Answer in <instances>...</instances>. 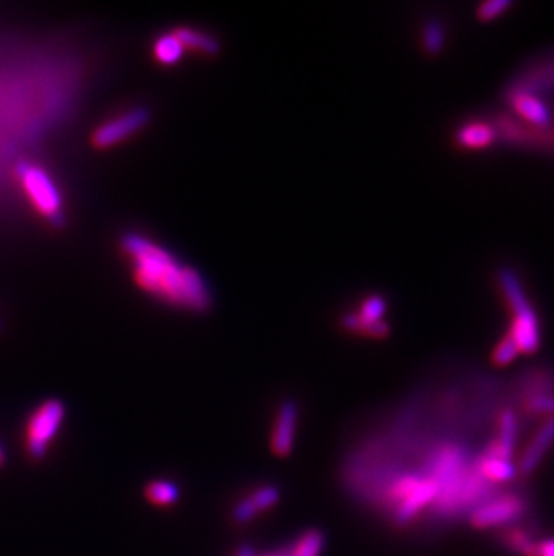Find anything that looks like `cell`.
<instances>
[{
    "label": "cell",
    "mask_w": 554,
    "mask_h": 556,
    "mask_svg": "<svg viewBox=\"0 0 554 556\" xmlns=\"http://www.w3.org/2000/svg\"><path fill=\"white\" fill-rule=\"evenodd\" d=\"M537 556H554V541H546L537 548Z\"/></svg>",
    "instance_id": "26"
},
{
    "label": "cell",
    "mask_w": 554,
    "mask_h": 556,
    "mask_svg": "<svg viewBox=\"0 0 554 556\" xmlns=\"http://www.w3.org/2000/svg\"><path fill=\"white\" fill-rule=\"evenodd\" d=\"M258 515H259V512L256 510V506L252 504V501H250L248 497L239 499V501L234 504L232 512H230V519H232V522H234L236 526H245V524L252 522Z\"/></svg>",
    "instance_id": "23"
},
{
    "label": "cell",
    "mask_w": 554,
    "mask_h": 556,
    "mask_svg": "<svg viewBox=\"0 0 554 556\" xmlns=\"http://www.w3.org/2000/svg\"><path fill=\"white\" fill-rule=\"evenodd\" d=\"M65 420V405L58 398L45 400L31 416L27 424L25 448L31 459L40 461L45 457L51 442L60 433Z\"/></svg>",
    "instance_id": "3"
},
{
    "label": "cell",
    "mask_w": 554,
    "mask_h": 556,
    "mask_svg": "<svg viewBox=\"0 0 554 556\" xmlns=\"http://www.w3.org/2000/svg\"><path fill=\"white\" fill-rule=\"evenodd\" d=\"M519 438V418L513 411H504L499 424V444L495 448V454L502 459L511 461L515 446Z\"/></svg>",
    "instance_id": "16"
},
{
    "label": "cell",
    "mask_w": 554,
    "mask_h": 556,
    "mask_svg": "<svg viewBox=\"0 0 554 556\" xmlns=\"http://www.w3.org/2000/svg\"><path fill=\"white\" fill-rule=\"evenodd\" d=\"M151 121V112L148 107L135 105L126 111L119 112L111 119L103 121L91 133V144L96 150H109L128 141L135 133H139Z\"/></svg>",
    "instance_id": "4"
},
{
    "label": "cell",
    "mask_w": 554,
    "mask_h": 556,
    "mask_svg": "<svg viewBox=\"0 0 554 556\" xmlns=\"http://www.w3.org/2000/svg\"><path fill=\"white\" fill-rule=\"evenodd\" d=\"M422 42H423V49L431 56L442 54L446 45V31H444L443 24L436 18L425 22L423 31H422Z\"/></svg>",
    "instance_id": "19"
},
{
    "label": "cell",
    "mask_w": 554,
    "mask_h": 556,
    "mask_svg": "<svg viewBox=\"0 0 554 556\" xmlns=\"http://www.w3.org/2000/svg\"><path fill=\"white\" fill-rule=\"evenodd\" d=\"M438 484L434 481H414L411 490L402 497L400 506L394 512L396 524L411 522L427 504H431L438 493Z\"/></svg>",
    "instance_id": "8"
},
{
    "label": "cell",
    "mask_w": 554,
    "mask_h": 556,
    "mask_svg": "<svg viewBox=\"0 0 554 556\" xmlns=\"http://www.w3.org/2000/svg\"><path fill=\"white\" fill-rule=\"evenodd\" d=\"M508 335L515 340L520 353L524 355H533L540 349L542 334H540L539 317L537 319H513Z\"/></svg>",
    "instance_id": "13"
},
{
    "label": "cell",
    "mask_w": 554,
    "mask_h": 556,
    "mask_svg": "<svg viewBox=\"0 0 554 556\" xmlns=\"http://www.w3.org/2000/svg\"><path fill=\"white\" fill-rule=\"evenodd\" d=\"M171 31L179 38V42L182 44L184 51H191V53L202 54V56H217L220 53V40L215 38L208 31L197 29V27H188V25H179Z\"/></svg>",
    "instance_id": "11"
},
{
    "label": "cell",
    "mask_w": 554,
    "mask_h": 556,
    "mask_svg": "<svg viewBox=\"0 0 554 556\" xmlns=\"http://www.w3.org/2000/svg\"><path fill=\"white\" fill-rule=\"evenodd\" d=\"M144 497L155 504V506H173L180 501V488L171 483V481H164V479H157L146 484L144 488Z\"/></svg>",
    "instance_id": "17"
},
{
    "label": "cell",
    "mask_w": 554,
    "mask_h": 556,
    "mask_svg": "<svg viewBox=\"0 0 554 556\" xmlns=\"http://www.w3.org/2000/svg\"><path fill=\"white\" fill-rule=\"evenodd\" d=\"M299 425V405L294 400H285L274 420L272 434H270V450L274 455L287 459L292 455Z\"/></svg>",
    "instance_id": "6"
},
{
    "label": "cell",
    "mask_w": 554,
    "mask_h": 556,
    "mask_svg": "<svg viewBox=\"0 0 554 556\" xmlns=\"http://www.w3.org/2000/svg\"><path fill=\"white\" fill-rule=\"evenodd\" d=\"M259 513L272 510L281 501V490L276 484H265L248 495Z\"/></svg>",
    "instance_id": "21"
},
{
    "label": "cell",
    "mask_w": 554,
    "mask_h": 556,
    "mask_svg": "<svg viewBox=\"0 0 554 556\" xmlns=\"http://www.w3.org/2000/svg\"><path fill=\"white\" fill-rule=\"evenodd\" d=\"M385 314H387V301L382 296L373 294L362 301L358 310L342 316L340 325L344 330L351 334L385 338L391 334V327L384 319Z\"/></svg>",
    "instance_id": "5"
},
{
    "label": "cell",
    "mask_w": 554,
    "mask_h": 556,
    "mask_svg": "<svg viewBox=\"0 0 554 556\" xmlns=\"http://www.w3.org/2000/svg\"><path fill=\"white\" fill-rule=\"evenodd\" d=\"M513 109L520 113L524 119H528L533 124L548 126L551 122V111L549 107L537 96L530 93H517L511 102Z\"/></svg>",
    "instance_id": "14"
},
{
    "label": "cell",
    "mask_w": 554,
    "mask_h": 556,
    "mask_svg": "<svg viewBox=\"0 0 554 556\" xmlns=\"http://www.w3.org/2000/svg\"><path fill=\"white\" fill-rule=\"evenodd\" d=\"M326 548V535L321 530L305 532L292 546L290 556H321Z\"/></svg>",
    "instance_id": "18"
},
{
    "label": "cell",
    "mask_w": 554,
    "mask_h": 556,
    "mask_svg": "<svg viewBox=\"0 0 554 556\" xmlns=\"http://www.w3.org/2000/svg\"><path fill=\"white\" fill-rule=\"evenodd\" d=\"M151 54L155 58V62H159L160 65H175L179 63L186 51L182 47V44L179 42V38L173 34V31L162 33L159 34L153 44H151Z\"/></svg>",
    "instance_id": "15"
},
{
    "label": "cell",
    "mask_w": 554,
    "mask_h": 556,
    "mask_svg": "<svg viewBox=\"0 0 554 556\" xmlns=\"http://www.w3.org/2000/svg\"><path fill=\"white\" fill-rule=\"evenodd\" d=\"M119 250L133 283L150 298L191 314H206L213 308L215 296L208 278L164 245L130 230L121 234Z\"/></svg>",
    "instance_id": "1"
},
{
    "label": "cell",
    "mask_w": 554,
    "mask_h": 556,
    "mask_svg": "<svg viewBox=\"0 0 554 556\" xmlns=\"http://www.w3.org/2000/svg\"><path fill=\"white\" fill-rule=\"evenodd\" d=\"M511 0H488L484 4H481L475 11L477 18L482 20V22H488V20H493L497 18L499 15H502L504 11H508L511 7Z\"/></svg>",
    "instance_id": "25"
},
{
    "label": "cell",
    "mask_w": 554,
    "mask_h": 556,
    "mask_svg": "<svg viewBox=\"0 0 554 556\" xmlns=\"http://www.w3.org/2000/svg\"><path fill=\"white\" fill-rule=\"evenodd\" d=\"M16 179L34 210L54 227L65 223L63 197L51 175L36 164L22 161L16 164Z\"/></svg>",
    "instance_id": "2"
},
{
    "label": "cell",
    "mask_w": 554,
    "mask_h": 556,
    "mask_svg": "<svg viewBox=\"0 0 554 556\" xmlns=\"http://www.w3.org/2000/svg\"><path fill=\"white\" fill-rule=\"evenodd\" d=\"M526 409L531 413V415H539V416H548L554 418V395H535L533 398L528 400L526 404Z\"/></svg>",
    "instance_id": "24"
},
{
    "label": "cell",
    "mask_w": 554,
    "mask_h": 556,
    "mask_svg": "<svg viewBox=\"0 0 554 556\" xmlns=\"http://www.w3.org/2000/svg\"><path fill=\"white\" fill-rule=\"evenodd\" d=\"M499 287L508 301L510 310L513 312V319H537V310L533 308L520 278L510 267H502L497 270Z\"/></svg>",
    "instance_id": "7"
},
{
    "label": "cell",
    "mask_w": 554,
    "mask_h": 556,
    "mask_svg": "<svg viewBox=\"0 0 554 556\" xmlns=\"http://www.w3.org/2000/svg\"><path fill=\"white\" fill-rule=\"evenodd\" d=\"M519 355H520L519 346L515 344V340H513L510 335H506V337H502V338L497 342V346L493 347L491 360H493L495 366H508V364L515 362Z\"/></svg>",
    "instance_id": "22"
},
{
    "label": "cell",
    "mask_w": 554,
    "mask_h": 556,
    "mask_svg": "<svg viewBox=\"0 0 554 556\" xmlns=\"http://www.w3.org/2000/svg\"><path fill=\"white\" fill-rule=\"evenodd\" d=\"M5 459H7V457H5V450H4V446L0 444V468L5 464Z\"/></svg>",
    "instance_id": "28"
},
{
    "label": "cell",
    "mask_w": 554,
    "mask_h": 556,
    "mask_svg": "<svg viewBox=\"0 0 554 556\" xmlns=\"http://www.w3.org/2000/svg\"><path fill=\"white\" fill-rule=\"evenodd\" d=\"M234 556H258L256 553V548L250 546V544H243L238 548V551L234 553Z\"/></svg>",
    "instance_id": "27"
},
{
    "label": "cell",
    "mask_w": 554,
    "mask_h": 556,
    "mask_svg": "<svg viewBox=\"0 0 554 556\" xmlns=\"http://www.w3.org/2000/svg\"><path fill=\"white\" fill-rule=\"evenodd\" d=\"M484 472L495 481H511L517 475V466L513 461L502 459L493 452V455L484 461Z\"/></svg>",
    "instance_id": "20"
},
{
    "label": "cell",
    "mask_w": 554,
    "mask_h": 556,
    "mask_svg": "<svg viewBox=\"0 0 554 556\" xmlns=\"http://www.w3.org/2000/svg\"><path fill=\"white\" fill-rule=\"evenodd\" d=\"M522 513V504L519 501H497L481 506L473 515H471V524L475 528H493L506 524L513 519H517Z\"/></svg>",
    "instance_id": "10"
},
{
    "label": "cell",
    "mask_w": 554,
    "mask_h": 556,
    "mask_svg": "<svg viewBox=\"0 0 554 556\" xmlns=\"http://www.w3.org/2000/svg\"><path fill=\"white\" fill-rule=\"evenodd\" d=\"M497 133L495 128L482 122V121H470L457 128L455 132V142L468 150H481L488 148L495 142Z\"/></svg>",
    "instance_id": "12"
},
{
    "label": "cell",
    "mask_w": 554,
    "mask_h": 556,
    "mask_svg": "<svg viewBox=\"0 0 554 556\" xmlns=\"http://www.w3.org/2000/svg\"><path fill=\"white\" fill-rule=\"evenodd\" d=\"M554 445V418H549L542 424L531 444L524 450L517 470L524 475H531L544 461L546 454Z\"/></svg>",
    "instance_id": "9"
}]
</instances>
